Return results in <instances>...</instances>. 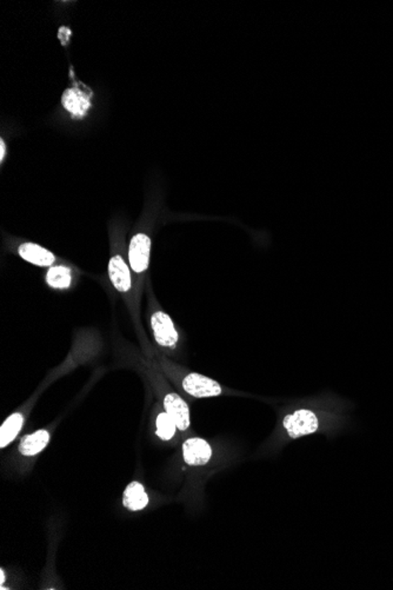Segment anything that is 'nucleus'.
<instances>
[{
    "mask_svg": "<svg viewBox=\"0 0 393 590\" xmlns=\"http://www.w3.org/2000/svg\"><path fill=\"white\" fill-rule=\"evenodd\" d=\"M154 363L179 390L190 398L218 397L223 394V388L218 382L205 375L188 370L167 357L160 355Z\"/></svg>",
    "mask_w": 393,
    "mask_h": 590,
    "instance_id": "1",
    "label": "nucleus"
},
{
    "mask_svg": "<svg viewBox=\"0 0 393 590\" xmlns=\"http://www.w3.org/2000/svg\"><path fill=\"white\" fill-rule=\"evenodd\" d=\"M147 375L151 385L159 397L163 409L172 417L177 424L179 435L183 438L190 437L191 433V414L188 402L178 392H173L165 380V375L159 370L156 363L147 368Z\"/></svg>",
    "mask_w": 393,
    "mask_h": 590,
    "instance_id": "2",
    "label": "nucleus"
},
{
    "mask_svg": "<svg viewBox=\"0 0 393 590\" xmlns=\"http://www.w3.org/2000/svg\"><path fill=\"white\" fill-rule=\"evenodd\" d=\"M323 419L312 409L300 408L284 416L282 429L286 441H295L314 435L321 430Z\"/></svg>",
    "mask_w": 393,
    "mask_h": 590,
    "instance_id": "3",
    "label": "nucleus"
},
{
    "mask_svg": "<svg viewBox=\"0 0 393 590\" xmlns=\"http://www.w3.org/2000/svg\"><path fill=\"white\" fill-rule=\"evenodd\" d=\"M152 302H154V307H151L150 324L154 341L163 349L173 350L179 342V334H178L177 329L174 327L170 314L161 310L158 307L159 304L154 303V298H152Z\"/></svg>",
    "mask_w": 393,
    "mask_h": 590,
    "instance_id": "4",
    "label": "nucleus"
},
{
    "mask_svg": "<svg viewBox=\"0 0 393 590\" xmlns=\"http://www.w3.org/2000/svg\"><path fill=\"white\" fill-rule=\"evenodd\" d=\"M183 460L190 467H204L209 465L213 458L211 444L200 437L190 436L181 444Z\"/></svg>",
    "mask_w": 393,
    "mask_h": 590,
    "instance_id": "5",
    "label": "nucleus"
},
{
    "mask_svg": "<svg viewBox=\"0 0 393 590\" xmlns=\"http://www.w3.org/2000/svg\"><path fill=\"white\" fill-rule=\"evenodd\" d=\"M151 238L145 234H137L130 242V268L137 276H142L150 264Z\"/></svg>",
    "mask_w": 393,
    "mask_h": 590,
    "instance_id": "6",
    "label": "nucleus"
},
{
    "mask_svg": "<svg viewBox=\"0 0 393 590\" xmlns=\"http://www.w3.org/2000/svg\"><path fill=\"white\" fill-rule=\"evenodd\" d=\"M108 278L120 294H129L132 289V273L120 255H115L108 262Z\"/></svg>",
    "mask_w": 393,
    "mask_h": 590,
    "instance_id": "7",
    "label": "nucleus"
},
{
    "mask_svg": "<svg viewBox=\"0 0 393 590\" xmlns=\"http://www.w3.org/2000/svg\"><path fill=\"white\" fill-rule=\"evenodd\" d=\"M18 252L21 259L26 262L31 263L33 266L45 268V266H52L53 263L56 262V256L53 255L52 252L35 243L21 244L18 248Z\"/></svg>",
    "mask_w": 393,
    "mask_h": 590,
    "instance_id": "8",
    "label": "nucleus"
},
{
    "mask_svg": "<svg viewBox=\"0 0 393 590\" xmlns=\"http://www.w3.org/2000/svg\"><path fill=\"white\" fill-rule=\"evenodd\" d=\"M49 430L39 429L35 433L26 435L23 437L18 447V450L23 456L33 458L35 455L40 454L50 443Z\"/></svg>",
    "mask_w": 393,
    "mask_h": 590,
    "instance_id": "9",
    "label": "nucleus"
},
{
    "mask_svg": "<svg viewBox=\"0 0 393 590\" xmlns=\"http://www.w3.org/2000/svg\"><path fill=\"white\" fill-rule=\"evenodd\" d=\"M150 497L142 483L133 481L129 483L123 495V506L130 511H140L149 506Z\"/></svg>",
    "mask_w": 393,
    "mask_h": 590,
    "instance_id": "10",
    "label": "nucleus"
},
{
    "mask_svg": "<svg viewBox=\"0 0 393 590\" xmlns=\"http://www.w3.org/2000/svg\"><path fill=\"white\" fill-rule=\"evenodd\" d=\"M62 103L67 111L71 112L78 118L83 117L91 106L90 99L87 98V96L79 91L78 89H69L64 92Z\"/></svg>",
    "mask_w": 393,
    "mask_h": 590,
    "instance_id": "11",
    "label": "nucleus"
},
{
    "mask_svg": "<svg viewBox=\"0 0 393 590\" xmlns=\"http://www.w3.org/2000/svg\"><path fill=\"white\" fill-rule=\"evenodd\" d=\"M25 416L23 412H14L8 416L3 426L0 428V448L4 449L8 444L12 443L18 433H21V428L24 426Z\"/></svg>",
    "mask_w": 393,
    "mask_h": 590,
    "instance_id": "12",
    "label": "nucleus"
},
{
    "mask_svg": "<svg viewBox=\"0 0 393 590\" xmlns=\"http://www.w3.org/2000/svg\"><path fill=\"white\" fill-rule=\"evenodd\" d=\"M154 422H156V433L160 440L164 442H171L176 438V436H178L179 431H178L177 424L164 409L156 415Z\"/></svg>",
    "mask_w": 393,
    "mask_h": 590,
    "instance_id": "13",
    "label": "nucleus"
},
{
    "mask_svg": "<svg viewBox=\"0 0 393 590\" xmlns=\"http://www.w3.org/2000/svg\"><path fill=\"white\" fill-rule=\"evenodd\" d=\"M46 283L53 289H69L72 283V273L67 266H56L50 268L46 273Z\"/></svg>",
    "mask_w": 393,
    "mask_h": 590,
    "instance_id": "14",
    "label": "nucleus"
},
{
    "mask_svg": "<svg viewBox=\"0 0 393 590\" xmlns=\"http://www.w3.org/2000/svg\"><path fill=\"white\" fill-rule=\"evenodd\" d=\"M64 30H65V33H63V31H62V30H60L59 32V37L60 39H62V42H63V45L64 44H67V40H69V38H70L71 35V31L70 30H69V28H64Z\"/></svg>",
    "mask_w": 393,
    "mask_h": 590,
    "instance_id": "15",
    "label": "nucleus"
},
{
    "mask_svg": "<svg viewBox=\"0 0 393 590\" xmlns=\"http://www.w3.org/2000/svg\"><path fill=\"white\" fill-rule=\"evenodd\" d=\"M5 150H6V145L4 143V140H0V161L3 163L4 158H5Z\"/></svg>",
    "mask_w": 393,
    "mask_h": 590,
    "instance_id": "16",
    "label": "nucleus"
},
{
    "mask_svg": "<svg viewBox=\"0 0 393 590\" xmlns=\"http://www.w3.org/2000/svg\"><path fill=\"white\" fill-rule=\"evenodd\" d=\"M5 581H6V577H5V570L1 568L0 569V589L4 587V584H5Z\"/></svg>",
    "mask_w": 393,
    "mask_h": 590,
    "instance_id": "17",
    "label": "nucleus"
}]
</instances>
